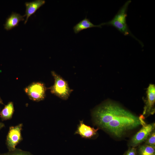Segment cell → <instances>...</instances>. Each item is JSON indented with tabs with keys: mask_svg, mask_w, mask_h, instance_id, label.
Here are the masks:
<instances>
[{
	"mask_svg": "<svg viewBox=\"0 0 155 155\" xmlns=\"http://www.w3.org/2000/svg\"><path fill=\"white\" fill-rule=\"evenodd\" d=\"M92 117L96 126L118 138L142 125L144 121L141 117L111 101H106L95 108Z\"/></svg>",
	"mask_w": 155,
	"mask_h": 155,
	"instance_id": "obj_1",
	"label": "cell"
},
{
	"mask_svg": "<svg viewBox=\"0 0 155 155\" xmlns=\"http://www.w3.org/2000/svg\"><path fill=\"white\" fill-rule=\"evenodd\" d=\"M131 1H127L120 9L117 14L111 20L102 23V26H112L125 36H130L136 40L142 46H144L143 43L137 38L131 32L127 23V12L128 6Z\"/></svg>",
	"mask_w": 155,
	"mask_h": 155,
	"instance_id": "obj_2",
	"label": "cell"
},
{
	"mask_svg": "<svg viewBox=\"0 0 155 155\" xmlns=\"http://www.w3.org/2000/svg\"><path fill=\"white\" fill-rule=\"evenodd\" d=\"M51 73L55 81L54 85L50 88L51 92L62 99H67L72 90L67 82L59 75L53 71Z\"/></svg>",
	"mask_w": 155,
	"mask_h": 155,
	"instance_id": "obj_3",
	"label": "cell"
},
{
	"mask_svg": "<svg viewBox=\"0 0 155 155\" xmlns=\"http://www.w3.org/2000/svg\"><path fill=\"white\" fill-rule=\"evenodd\" d=\"M22 127L23 124L20 123L9 127L6 140V144L9 151L15 149L16 146L22 141Z\"/></svg>",
	"mask_w": 155,
	"mask_h": 155,
	"instance_id": "obj_4",
	"label": "cell"
},
{
	"mask_svg": "<svg viewBox=\"0 0 155 155\" xmlns=\"http://www.w3.org/2000/svg\"><path fill=\"white\" fill-rule=\"evenodd\" d=\"M46 88L44 85L40 82L33 83L25 89V91L31 100L38 101L45 96Z\"/></svg>",
	"mask_w": 155,
	"mask_h": 155,
	"instance_id": "obj_5",
	"label": "cell"
},
{
	"mask_svg": "<svg viewBox=\"0 0 155 155\" xmlns=\"http://www.w3.org/2000/svg\"><path fill=\"white\" fill-rule=\"evenodd\" d=\"M142 128L132 137L130 144L133 147H135L147 140L155 128V124L142 125Z\"/></svg>",
	"mask_w": 155,
	"mask_h": 155,
	"instance_id": "obj_6",
	"label": "cell"
},
{
	"mask_svg": "<svg viewBox=\"0 0 155 155\" xmlns=\"http://www.w3.org/2000/svg\"><path fill=\"white\" fill-rule=\"evenodd\" d=\"M155 102V86L153 84H150L146 91V97L143 115L153 114L155 112L154 107Z\"/></svg>",
	"mask_w": 155,
	"mask_h": 155,
	"instance_id": "obj_7",
	"label": "cell"
},
{
	"mask_svg": "<svg viewBox=\"0 0 155 155\" xmlns=\"http://www.w3.org/2000/svg\"><path fill=\"white\" fill-rule=\"evenodd\" d=\"M98 128L95 129L85 124L83 121H80L75 134L80 135L82 137L90 138L96 135Z\"/></svg>",
	"mask_w": 155,
	"mask_h": 155,
	"instance_id": "obj_8",
	"label": "cell"
},
{
	"mask_svg": "<svg viewBox=\"0 0 155 155\" xmlns=\"http://www.w3.org/2000/svg\"><path fill=\"white\" fill-rule=\"evenodd\" d=\"M45 3L44 0H36L30 2H26L25 3L26 7L25 14L24 15L26 18L24 22L25 24L29 18L36 12Z\"/></svg>",
	"mask_w": 155,
	"mask_h": 155,
	"instance_id": "obj_9",
	"label": "cell"
},
{
	"mask_svg": "<svg viewBox=\"0 0 155 155\" xmlns=\"http://www.w3.org/2000/svg\"><path fill=\"white\" fill-rule=\"evenodd\" d=\"M24 16L20 14L12 12L7 19L4 25V28L7 30H9L18 26L19 22L24 20Z\"/></svg>",
	"mask_w": 155,
	"mask_h": 155,
	"instance_id": "obj_10",
	"label": "cell"
},
{
	"mask_svg": "<svg viewBox=\"0 0 155 155\" xmlns=\"http://www.w3.org/2000/svg\"><path fill=\"white\" fill-rule=\"evenodd\" d=\"M102 26V23L98 25H94L86 16L85 18L74 26L73 29L74 33L76 34L84 30L93 27L101 28Z\"/></svg>",
	"mask_w": 155,
	"mask_h": 155,
	"instance_id": "obj_11",
	"label": "cell"
},
{
	"mask_svg": "<svg viewBox=\"0 0 155 155\" xmlns=\"http://www.w3.org/2000/svg\"><path fill=\"white\" fill-rule=\"evenodd\" d=\"M14 106L12 102H9L5 105L0 112V117L2 121L11 119L14 112Z\"/></svg>",
	"mask_w": 155,
	"mask_h": 155,
	"instance_id": "obj_12",
	"label": "cell"
},
{
	"mask_svg": "<svg viewBox=\"0 0 155 155\" xmlns=\"http://www.w3.org/2000/svg\"><path fill=\"white\" fill-rule=\"evenodd\" d=\"M140 155H155V147L146 144L140 146L139 148Z\"/></svg>",
	"mask_w": 155,
	"mask_h": 155,
	"instance_id": "obj_13",
	"label": "cell"
},
{
	"mask_svg": "<svg viewBox=\"0 0 155 155\" xmlns=\"http://www.w3.org/2000/svg\"><path fill=\"white\" fill-rule=\"evenodd\" d=\"M0 155H33L28 151H24L16 148L14 150L9 151L6 153L2 154Z\"/></svg>",
	"mask_w": 155,
	"mask_h": 155,
	"instance_id": "obj_14",
	"label": "cell"
},
{
	"mask_svg": "<svg viewBox=\"0 0 155 155\" xmlns=\"http://www.w3.org/2000/svg\"><path fill=\"white\" fill-rule=\"evenodd\" d=\"M145 144L155 147V133L152 132L147 138Z\"/></svg>",
	"mask_w": 155,
	"mask_h": 155,
	"instance_id": "obj_15",
	"label": "cell"
},
{
	"mask_svg": "<svg viewBox=\"0 0 155 155\" xmlns=\"http://www.w3.org/2000/svg\"><path fill=\"white\" fill-rule=\"evenodd\" d=\"M136 149L135 147H132L129 149L125 155H136Z\"/></svg>",
	"mask_w": 155,
	"mask_h": 155,
	"instance_id": "obj_16",
	"label": "cell"
},
{
	"mask_svg": "<svg viewBox=\"0 0 155 155\" xmlns=\"http://www.w3.org/2000/svg\"><path fill=\"white\" fill-rule=\"evenodd\" d=\"M5 126L4 123L0 122V130L3 128Z\"/></svg>",
	"mask_w": 155,
	"mask_h": 155,
	"instance_id": "obj_17",
	"label": "cell"
},
{
	"mask_svg": "<svg viewBox=\"0 0 155 155\" xmlns=\"http://www.w3.org/2000/svg\"><path fill=\"white\" fill-rule=\"evenodd\" d=\"M0 104H3V102L2 100L1 99V98L0 97Z\"/></svg>",
	"mask_w": 155,
	"mask_h": 155,
	"instance_id": "obj_18",
	"label": "cell"
},
{
	"mask_svg": "<svg viewBox=\"0 0 155 155\" xmlns=\"http://www.w3.org/2000/svg\"></svg>",
	"mask_w": 155,
	"mask_h": 155,
	"instance_id": "obj_19",
	"label": "cell"
}]
</instances>
